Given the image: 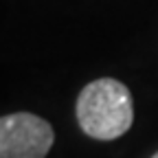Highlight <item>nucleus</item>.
<instances>
[{"label": "nucleus", "mask_w": 158, "mask_h": 158, "mask_svg": "<svg viewBox=\"0 0 158 158\" xmlns=\"http://www.w3.org/2000/svg\"><path fill=\"white\" fill-rule=\"evenodd\" d=\"M152 158H158V152H156V154H154V156H152Z\"/></svg>", "instance_id": "3"}, {"label": "nucleus", "mask_w": 158, "mask_h": 158, "mask_svg": "<svg viewBox=\"0 0 158 158\" xmlns=\"http://www.w3.org/2000/svg\"><path fill=\"white\" fill-rule=\"evenodd\" d=\"M75 114L84 134L97 141H114L132 127V92L112 77L94 79L79 92Z\"/></svg>", "instance_id": "1"}, {"label": "nucleus", "mask_w": 158, "mask_h": 158, "mask_svg": "<svg viewBox=\"0 0 158 158\" xmlns=\"http://www.w3.org/2000/svg\"><path fill=\"white\" fill-rule=\"evenodd\" d=\"M55 143L48 121L31 112L0 116V158H46Z\"/></svg>", "instance_id": "2"}]
</instances>
